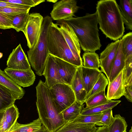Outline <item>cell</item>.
Returning <instances> with one entry per match:
<instances>
[{
  "label": "cell",
  "instance_id": "obj_1",
  "mask_svg": "<svg viewBox=\"0 0 132 132\" xmlns=\"http://www.w3.org/2000/svg\"><path fill=\"white\" fill-rule=\"evenodd\" d=\"M96 11L99 29L106 37L116 41L120 39L125 28L118 5L115 0L97 2Z\"/></svg>",
  "mask_w": 132,
  "mask_h": 132
},
{
  "label": "cell",
  "instance_id": "obj_2",
  "mask_svg": "<svg viewBox=\"0 0 132 132\" xmlns=\"http://www.w3.org/2000/svg\"><path fill=\"white\" fill-rule=\"evenodd\" d=\"M64 21L73 31L84 51L95 52L100 50L101 44L96 12L92 14L87 13L82 16L73 17Z\"/></svg>",
  "mask_w": 132,
  "mask_h": 132
},
{
  "label": "cell",
  "instance_id": "obj_3",
  "mask_svg": "<svg viewBox=\"0 0 132 132\" xmlns=\"http://www.w3.org/2000/svg\"><path fill=\"white\" fill-rule=\"evenodd\" d=\"M36 89V105L41 122L48 132L57 130L66 122L55 105L49 88L40 80Z\"/></svg>",
  "mask_w": 132,
  "mask_h": 132
},
{
  "label": "cell",
  "instance_id": "obj_4",
  "mask_svg": "<svg viewBox=\"0 0 132 132\" xmlns=\"http://www.w3.org/2000/svg\"><path fill=\"white\" fill-rule=\"evenodd\" d=\"M50 16L44 18L39 37L35 46L27 52L28 60L38 75H43L49 53L47 48V36L50 26L52 21Z\"/></svg>",
  "mask_w": 132,
  "mask_h": 132
},
{
  "label": "cell",
  "instance_id": "obj_5",
  "mask_svg": "<svg viewBox=\"0 0 132 132\" xmlns=\"http://www.w3.org/2000/svg\"><path fill=\"white\" fill-rule=\"evenodd\" d=\"M47 48L49 54L79 67L83 63L74 56L56 24L52 22L47 36Z\"/></svg>",
  "mask_w": 132,
  "mask_h": 132
},
{
  "label": "cell",
  "instance_id": "obj_6",
  "mask_svg": "<svg viewBox=\"0 0 132 132\" xmlns=\"http://www.w3.org/2000/svg\"><path fill=\"white\" fill-rule=\"evenodd\" d=\"M50 94L57 109L61 113L76 101L75 96L71 86L58 83L49 88Z\"/></svg>",
  "mask_w": 132,
  "mask_h": 132
},
{
  "label": "cell",
  "instance_id": "obj_7",
  "mask_svg": "<svg viewBox=\"0 0 132 132\" xmlns=\"http://www.w3.org/2000/svg\"><path fill=\"white\" fill-rule=\"evenodd\" d=\"M44 18L39 13L29 14L28 20L24 30V34L29 49L33 48L38 40Z\"/></svg>",
  "mask_w": 132,
  "mask_h": 132
},
{
  "label": "cell",
  "instance_id": "obj_8",
  "mask_svg": "<svg viewBox=\"0 0 132 132\" xmlns=\"http://www.w3.org/2000/svg\"><path fill=\"white\" fill-rule=\"evenodd\" d=\"M79 8L75 0H60L53 5L51 17L57 21L66 20L75 16Z\"/></svg>",
  "mask_w": 132,
  "mask_h": 132
},
{
  "label": "cell",
  "instance_id": "obj_9",
  "mask_svg": "<svg viewBox=\"0 0 132 132\" xmlns=\"http://www.w3.org/2000/svg\"><path fill=\"white\" fill-rule=\"evenodd\" d=\"M59 29L73 54L76 59L83 63L80 55V47L77 38L73 31L63 20L57 21Z\"/></svg>",
  "mask_w": 132,
  "mask_h": 132
},
{
  "label": "cell",
  "instance_id": "obj_10",
  "mask_svg": "<svg viewBox=\"0 0 132 132\" xmlns=\"http://www.w3.org/2000/svg\"><path fill=\"white\" fill-rule=\"evenodd\" d=\"M120 39L109 44L101 53L99 59L100 67L102 72L108 79L113 62L119 46Z\"/></svg>",
  "mask_w": 132,
  "mask_h": 132
},
{
  "label": "cell",
  "instance_id": "obj_11",
  "mask_svg": "<svg viewBox=\"0 0 132 132\" xmlns=\"http://www.w3.org/2000/svg\"><path fill=\"white\" fill-rule=\"evenodd\" d=\"M7 68L13 69L27 70L31 68L27 56L20 44L13 49L7 61Z\"/></svg>",
  "mask_w": 132,
  "mask_h": 132
},
{
  "label": "cell",
  "instance_id": "obj_12",
  "mask_svg": "<svg viewBox=\"0 0 132 132\" xmlns=\"http://www.w3.org/2000/svg\"><path fill=\"white\" fill-rule=\"evenodd\" d=\"M4 71L17 85L23 87L32 85L35 79V75L31 68L20 70L6 68Z\"/></svg>",
  "mask_w": 132,
  "mask_h": 132
},
{
  "label": "cell",
  "instance_id": "obj_13",
  "mask_svg": "<svg viewBox=\"0 0 132 132\" xmlns=\"http://www.w3.org/2000/svg\"><path fill=\"white\" fill-rule=\"evenodd\" d=\"M124 69L122 70L110 83L108 84L106 97L108 100H117L125 93Z\"/></svg>",
  "mask_w": 132,
  "mask_h": 132
},
{
  "label": "cell",
  "instance_id": "obj_14",
  "mask_svg": "<svg viewBox=\"0 0 132 132\" xmlns=\"http://www.w3.org/2000/svg\"><path fill=\"white\" fill-rule=\"evenodd\" d=\"M43 75L45 79L44 82L49 88L55 84L63 83L58 73L54 56L49 53Z\"/></svg>",
  "mask_w": 132,
  "mask_h": 132
},
{
  "label": "cell",
  "instance_id": "obj_15",
  "mask_svg": "<svg viewBox=\"0 0 132 132\" xmlns=\"http://www.w3.org/2000/svg\"><path fill=\"white\" fill-rule=\"evenodd\" d=\"M54 57L62 82L63 84L71 86L78 67L58 57L55 56Z\"/></svg>",
  "mask_w": 132,
  "mask_h": 132
},
{
  "label": "cell",
  "instance_id": "obj_16",
  "mask_svg": "<svg viewBox=\"0 0 132 132\" xmlns=\"http://www.w3.org/2000/svg\"><path fill=\"white\" fill-rule=\"evenodd\" d=\"M82 80L87 95L90 92L102 73L99 69L79 67Z\"/></svg>",
  "mask_w": 132,
  "mask_h": 132
},
{
  "label": "cell",
  "instance_id": "obj_17",
  "mask_svg": "<svg viewBox=\"0 0 132 132\" xmlns=\"http://www.w3.org/2000/svg\"><path fill=\"white\" fill-rule=\"evenodd\" d=\"M71 86L74 93L76 100L83 103H85L87 93L82 80L79 67L72 79Z\"/></svg>",
  "mask_w": 132,
  "mask_h": 132
},
{
  "label": "cell",
  "instance_id": "obj_18",
  "mask_svg": "<svg viewBox=\"0 0 132 132\" xmlns=\"http://www.w3.org/2000/svg\"><path fill=\"white\" fill-rule=\"evenodd\" d=\"M94 123L66 122L56 132H95L97 127Z\"/></svg>",
  "mask_w": 132,
  "mask_h": 132
},
{
  "label": "cell",
  "instance_id": "obj_19",
  "mask_svg": "<svg viewBox=\"0 0 132 132\" xmlns=\"http://www.w3.org/2000/svg\"><path fill=\"white\" fill-rule=\"evenodd\" d=\"M0 84L9 89L13 94L16 100L22 98L25 94L23 89L0 69Z\"/></svg>",
  "mask_w": 132,
  "mask_h": 132
},
{
  "label": "cell",
  "instance_id": "obj_20",
  "mask_svg": "<svg viewBox=\"0 0 132 132\" xmlns=\"http://www.w3.org/2000/svg\"><path fill=\"white\" fill-rule=\"evenodd\" d=\"M125 63V59L122 52L121 42L120 39L118 47L108 79L109 84L110 83L123 69Z\"/></svg>",
  "mask_w": 132,
  "mask_h": 132
},
{
  "label": "cell",
  "instance_id": "obj_21",
  "mask_svg": "<svg viewBox=\"0 0 132 132\" xmlns=\"http://www.w3.org/2000/svg\"><path fill=\"white\" fill-rule=\"evenodd\" d=\"M118 6L124 24L127 29L132 30V0H120Z\"/></svg>",
  "mask_w": 132,
  "mask_h": 132
},
{
  "label": "cell",
  "instance_id": "obj_22",
  "mask_svg": "<svg viewBox=\"0 0 132 132\" xmlns=\"http://www.w3.org/2000/svg\"><path fill=\"white\" fill-rule=\"evenodd\" d=\"M83 103L76 100L61 113L66 122L72 121L80 114L84 108Z\"/></svg>",
  "mask_w": 132,
  "mask_h": 132
},
{
  "label": "cell",
  "instance_id": "obj_23",
  "mask_svg": "<svg viewBox=\"0 0 132 132\" xmlns=\"http://www.w3.org/2000/svg\"><path fill=\"white\" fill-rule=\"evenodd\" d=\"M121 102L120 100H110L109 102L92 108H84L80 114L88 115L102 113L107 110L112 109Z\"/></svg>",
  "mask_w": 132,
  "mask_h": 132
},
{
  "label": "cell",
  "instance_id": "obj_24",
  "mask_svg": "<svg viewBox=\"0 0 132 132\" xmlns=\"http://www.w3.org/2000/svg\"><path fill=\"white\" fill-rule=\"evenodd\" d=\"M16 100L9 89L0 84V111L14 104Z\"/></svg>",
  "mask_w": 132,
  "mask_h": 132
},
{
  "label": "cell",
  "instance_id": "obj_25",
  "mask_svg": "<svg viewBox=\"0 0 132 132\" xmlns=\"http://www.w3.org/2000/svg\"><path fill=\"white\" fill-rule=\"evenodd\" d=\"M42 123L39 118L26 124H21L17 122L8 132H33L39 129Z\"/></svg>",
  "mask_w": 132,
  "mask_h": 132
},
{
  "label": "cell",
  "instance_id": "obj_26",
  "mask_svg": "<svg viewBox=\"0 0 132 132\" xmlns=\"http://www.w3.org/2000/svg\"><path fill=\"white\" fill-rule=\"evenodd\" d=\"M29 13H22L15 15H10L12 28L18 32H23L27 22L29 15Z\"/></svg>",
  "mask_w": 132,
  "mask_h": 132
},
{
  "label": "cell",
  "instance_id": "obj_27",
  "mask_svg": "<svg viewBox=\"0 0 132 132\" xmlns=\"http://www.w3.org/2000/svg\"><path fill=\"white\" fill-rule=\"evenodd\" d=\"M83 65L85 67L99 69L100 61L98 55L95 52H85L83 54Z\"/></svg>",
  "mask_w": 132,
  "mask_h": 132
},
{
  "label": "cell",
  "instance_id": "obj_28",
  "mask_svg": "<svg viewBox=\"0 0 132 132\" xmlns=\"http://www.w3.org/2000/svg\"><path fill=\"white\" fill-rule=\"evenodd\" d=\"M128 125L124 118L119 114L115 115L108 127V132H125Z\"/></svg>",
  "mask_w": 132,
  "mask_h": 132
},
{
  "label": "cell",
  "instance_id": "obj_29",
  "mask_svg": "<svg viewBox=\"0 0 132 132\" xmlns=\"http://www.w3.org/2000/svg\"><path fill=\"white\" fill-rule=\"evenodd\" d=\"M105 95V90H102L92 95L85 102L86 108H92L109 102Z\"/></svg>",
  "mask_w": 132,
  "mask_h": 132
},
{
  "label": "cell",
  "instance_id": "obj_30",
  "mask_svg": "<svg viewBox=\"0 0 132 132\" xmlns=\"http://www.w3.org/2000/svg\"><path fill=\"white\" fill-rule=\"evenodd\" d=\"M122 48L125 60L132 58V32L128 33L120 39Z\"/></svg>",
  "mask_w": 132,
  "mask_h": 132
},
{
  "label": "cell",
  "instance_id": "obj_31",
  "mask_svg": "<svg viewBox=\"0 0 132 132\" xmlns=\"http://www.w3.org/2000/svg\"><path fill=\"white\" fill-rule=\"evenodd\" d=\"M108 84L109 81L107 78L102 73L91 90L87 95L86 100L93 95L105 90Z\"/></svg>",
  "mask_w": 132,
  "mask_h": 132
},
{
  "label": "cell",
  "instance_id": "obj_32",
  "mask_svg": "<svg viewBox=\"0 0 132 132\" xmlns=\"http://www.w3.org/2000/svg\"><path fill=\"white\" fill-rule=\"evenodd\" d=\"M4 114L6 121L11 128L17 122L19 115L18 110L14 104L4 110Z\"/></svg>",
  "mask_w": 132,
  "mask_h": 132
},
{
  "label": "cell",
  "instance_id": "obj_33",
  "mask_svg": "<svg viewBox=\"0 0 132 132\" xmlns=\"http://www.w3.org/2000/svg\"><path fill=\"white\" fill-rule=\"evenodd\" d=\"M103 113L88 115L80 114L72 121L78 123H94L100 122L102 118Z\"/></svg>",
  "mask_w": 132,
  "mask_h": 132
},
{
  "label": "cell",
  "instance_id": "obj_34",
  "mask_svg": "<svg viewBox=\"0 0 132 132\" xmlns=\"http://www.w3.org/2000/svg\"><path fill=\"white\" fill-rule=\"evenodd\" d=\"M31 7L25 8L0 7V13L7 15H15L28 13Z\"/></svg>",
  "mask_w": 132,
  "mask_h": 132
},
{
  "label": "cell",
  "instance_id": "obj_35",
  "mask_svg": "<svg viewBox=\"0 0 132 132\" xmlns=\"http://www.w3.org/2000/svg\"><path fill=\"white\" fill-rule=\"evenodd\" d=\"M102 113V116L101 121L96 123V125L100 126H105L109 127L114 119L112 110V109H109Z\"/></svg>",
  "mask_w": 132,
  "mask_h": 132
},
{
  "label": "cell",
  "instance_id": "obj_36",
  "mask_svg": "<svg viewBox=\"0 0 132 132\" xmlns=\"http://www.w3.org/2000/svg\"><path fill=\"white\" fill-rule=\"evenodd\" d=\"M124 69L126 85L132 80V58L125 60Z\"/></svg>",
  "mask_w": 132,
  "mask_h": 132
},
{
  "label": "cell",
  "instance_id": "obj_37",
  "mask_svg": "<svg viewBox=\"0 0 132 132\" xmlns=\"http://www.w3.org/2000/svg\"><path fill=\"white\" fill-rule=\"evenodd\" d=\"M10 15L0 13V28L6 29L12 28Z\"/></svg>",
  "mask_w": 132,
  "mask_h": 132
},
{
  "label": "cell",
  "instance_id": "obj_38",
  "mask_svg": "<svg viewBox=\"0 0 132 132\" xmlns=\"http://www.w3.org/2000/svg\"><path fill=\"white\" fill-rule=\"evenodd\" d=\"M5 2H8L31 7L35 6L32 0H1Z\"/></svg>",
  "mask_w": 132,
  "mask_h": 132
},
{
  "label": "cell",
  "instance_id": "obj_39",
  "mask_svg": "<svg viewBox=\"0 0 132 132\" xmlns=\"http://www.w3.org/2000/svg\"><path fill=\"white\" fill-rule=\"evenodd\" d=\"M132 80L125 85V93L124 95L128 101L132 102Z\"/></svg>",
  "mask_w": 132,
  "mask_h": 132
},
{
  "label": "cell",
  "instance_id": "obj_40",
  "mask_svg": "<svg viewBox=\"0 0 132 132\" xmlns=\"http://www.w3.org/2000/svg\"><path fill=\"white\" fill-rule=\"evenodd\" d=\"M11 128L4 113L0 122V132H8Z\"/></svg>",
  "mask_w": 132,
  "mask_h": 132
},
{
  "label": "cell",
  "instance_id": "obj_41",
  "mask_svg": "<svg viewBox=\"0 0 132 132\" xmlns=\"http://www.w3.org/2000/svg\"><path fill=\"white\" fill-rule=\"evenodd\" d=\"M29 7H30L10 3L8 2L3 1L1 0H0V7L25 8Z\"/></svg>",
  "mask_w": 132,
  "mask_h": 132
},
{
  "label": "cell",
  "instance_id": "obj_42",
  "mask_svg": "<svg viewBox=\"0 0 132 132\" xmlns=\"http://www.w3.org/2000/svg\"><path fill=\"white\" fill-rule=\"evenodd\" d=\"M108 127L103 126L97 127L95 132H108Z\"/></svg>",
  "mask_w": 132,
  "mask_h": 132
},
{
  "label": "cell",
  "instance_id": "obj_43",
  "mask_svg": "<svg viewBox=\"0 0 132 132\" xmlns=\"http://www.w3.org/2000/svg\"><path fill=\"white\" fill-rule=\"evenodd\" d=\"M47 131L44 126L43 125L39 129L33 132H47Z\"/></svg>",
  "mask_w": 132,
  "mask_h": 132
},
{
  "label": "cell",
  "instance_id": "obj_44",
  "mask_svg": "<svg viewBox=\"0 0 132 132\" xmlns=\"http://www.w3.org/2000/svg\"><path fill=\"white\" fill-rule=\"evenodd\" d=\"M35 6L45 1V0H32Z\"/></svg>",
  "mask_w": 132,
  "mask_h": 132
},
{
  "label": "cell",
  "instance_id": "obj_45",
  "mask_svg": "<svg viewBox=\"0 0 132 132\" xmlns=\"http://www.w3.org/2000/svg\"><path fill=\"white\" fill-rule=\"evenodd\" d=\"M4 110L0 111V122L3 115Z\"/></svg>",
  "mask_w": 132,
  "mask_h": 132
},
{
  "label": "cell",
  "instance_id": "obj_46",
  "mask_svg": "<svg viewBox=\"0 0 132 132\" xmlns=\"http://www.w3.org/2000/svg\"><path fill=\"white\" fill-rule=\"evenodd\" d=\"M57 1H57V0H53V1L50 0V1H47L49 2H53V3H55L56 2H57Z\"/></svg>",
  "mask_w": 132,
  "mask_h": 132
},
{
  "label": "cell",
  "instance_id": "obj_47",
  "mask_svg": "<svg viewBox=\"0 0 132 132\" xmlns=\"http://www.w3.org/2000/svg\"><path fill=\"white\" fill-rule=\"evenodd\" d=\"M3 54L2 53L0 52V59L2 57Z\"/></svg>",
  "mask_w": 132,
  "mask_h": 132
},
{
  "label": "cell",
  "instance_id": "obj_48",
  "mask_svg": "<svg viewBox=\"0 0 132 132\" xmlns=\"http://www.w3.org/2000/svg\"><path fill=\"white\" fill-rule=\"evenodd\" d=\"M125 132H127V131H125ZM129 132H132V127H131V128Z\"/></svg>",
  "mask_w": 132,
  "mask_h": 132
},
{
  "label": "cell",
  "instance_id": "obj_49",
  "mask_svg": "<svg viewBox=\"0 0 132 132\" xmlns=\"http://www.w3.org/2000/svg\"><path fill=\"white\" fill-rule=\"evenodd\" d=\"M56 131H51V132H56Z\"/></svg>",
  "mask_w": 132,
  "mask_h": 132
}]
</instances>
